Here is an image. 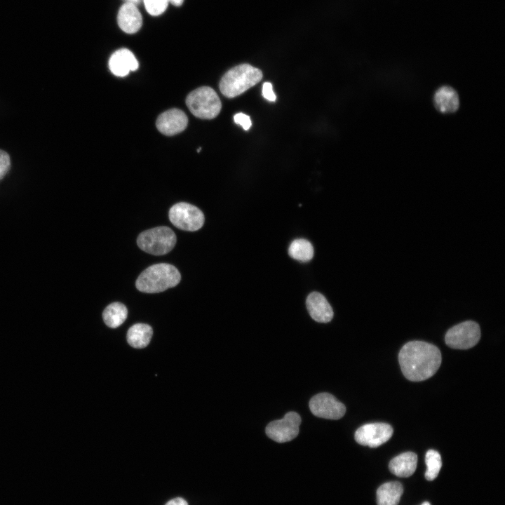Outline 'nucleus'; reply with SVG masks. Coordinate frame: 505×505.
Segmentation results:
<instances>
[{"mask_svg": "<svg viewBox=\"0 0 505 505\" xmlns=\"http://www.w3.org/2000/svg\"><path fill=\"white\" fill-rule=\"evenodd\" d=\"M398 361L405 378L420 382L431 377L437 372L442 356L436 346L422 341H411L401 348Z\"/></svg>", "mask_w": 505, "mask_h": 505, "instance_id": "nucleus-1", "label": "nucleus"}, {"mask_svg": "<svg viewBox=\"0 0 505 505\" xmlns=\"http://www.w3.org/2000/svg\"><path fill=\"white\" fill-rule=\"evenodd\" d=\"M180 279V273L175 267L159 263L144 269L137 278L135 286L142 292L157 293L176 286Z\"/></svg>", "mask_w": 505, "mask_h": 505, "instance_id": "nucleus-2", "label": "nucleus"}, {"mask_svg": "<svg viewBox=\"0 0 505 505\" xmlns=\"http://www.w3.org/2000/svg\"><path fill=\"white\" fill-rule=\"evenodd\" d=\"M262 72L249 64H241L227 71L222 77L219 87L223 95L235 97L254 86L262 79Z\"/></svg>", "mask_w": 505, "mask_h": 505, "instance_id": "nucleus-3", "label": "nucleus"}, {"mask_svg": "<svg viewBox=\"0 0 505 505\" xmlns=\"http://www.w3.org/2000/svg\"><path fill=\"white\" fill-rule=\"evenodd\" d=\"M186 104L195 116L203 119L215 118L222 108L218 95L208 86H202L191 91L186 98Z\"/></svg>", "mask_w": 505, "mask_h": 505, "instance_id": "nucleus-4", "label": "nucleus"}, {"mask_svg": "<svg viewBox=\"0 0 505 505\" xmlns=\"http://www.w3.org/2000/svg\"><path fill=\"white\" fill-rule=\"evenodd\" d=\"M177 238L174 231L168 227H158L140 234L137 238L138 247L143 251L163 255L173 250Z\"/></svg>", "mask_w": 505, "mask_h": 505, "instance_id": "nucleus-5", "label": "nucleus"}, {"mask_svg": "<svg viewBox=\"0 0 505 505\" xmlns=\"http://www.w3.org/2000/svg\"><path fill=\"white\" fill-rule=\"evenodd\" d=\"M171 223L178 229L194 231L201 229L205 221L204 215L197 207L180 202L173 206L168 213Z\"/></svg>", "mask_w": 505, "mask_h": 505, "instance_id": "nucleus-6", "label": "nucleus"}, {"mask_svg": "<svg viewBox=\"0 0 505 505\" xmlns=\"http://www.w3.org/2000/svg\"><path fill=\"white\" fill-rule=\"evenodd\" d=\"M480 338L479 325L473 321L459 323L447 330L445 341L452 349H468L477 344Z\"/></svg>", "mask_w": 505, "mask_h": 505, "instance_id": "nucleus-7", "label": "nucleus"}, {"mask_svg": "<svg viewBox=\"0 0 505 505\" xmlns=\"http://www.w3.org/2000/svg\"><path fill=\"white\" fill-rule=\"evenodd\" d=\"M300 424V416L295 412H289L283 419L270 422L265 431L267 436L276 442H288L298 435Z\"/></svg>", "mask_w": 505, "mask_h": 505, "instance_id": "nucleus-8", "label": "nucleus"}, {"mask_svg": "<svg viewBox=\"0 0 505 505\" xmlns=\"http://www.w3.org/2000/svg\"><path fill=\"white\" fill-rule=\"evenodd\" d=\"M393 432V428L389 424L370 423L359 427L355 433L354 438L360 445L377 447L389 440Z\"/></svg>", "mask_w": 505, "mask_h": 505, "instance_id": "nucleus-9", "label": "nucleus"}, {"mask_svg": "<svg viewBox=\"0 0 505 505\" xmlns=\"http://www.w3.org/2000/svg\"><path fill=\"white\" fill-rule=\"evenodd\" d=\"M311 412L316 417L328 419H339L346 412L345 405L328 393H320L309 401Z\"/></svg>", "mask_w": 505, "mask_h": 505, "instance_id": "nucleus-10", "label": "nucleus"}, {"mask_svg": "<svg viewBox=\"0 0 505 505\" xmlns=\"http://www.w3.org/2000/svg\"><path fill=\"white\" fill-rule=\"evenodd\" d=\"M187 115L179 109H170L161 114L156 119L157 129L163 135H174L182 132L187 126Z\"/></svg>", "mask_w": 505, "mask_h": 505, "instance_id": "nucleus-11", "label": "nucleus"}, {"mask_svg": "<svg viewBox=\"0 0 505 505\" xmlns=\"http://www.w3.org/2000/svg\"><path fill=\"white\" fill-rule=\"evenodd\" d=\"M138 66V61L134 54L126 48L116 50L109 60L110 71L120 77L126 76L130 72L137 70Z\"/></svg>", "mask_w": 505, "mask_h": 505, "instance_id": "nucleus-12", "label": "nucleus"}, {"mask_svg": "<svg viewBox=\"0 0 505 505\" xmlns=\"http://www.w3.org/2000/svg\"><path fill=\"white\" fill-rule=\"evenodd\" d=\"M311 317L319 323H328L333 318L332 309L325 297L318 292L310 293L306 300Z\"/></svg>", "mask_w": 505, "mask_h": 505, "instance_id": "nucleus-13", "label": "nucleus"}, {"mask_svg": "<svg viewBox=\"0 0 505 505\" xmlns=\"http://www.w3.org/2000/svg\"><path fill=\"white\" fill-rule=\"evenodd\" d=\"M117 21L119 27L126 33L134 34L142 27V18L137 6L124 3L118 12Z\"/></svg>", "mask_w": 505, "mask_h": 505, "instance_id": "nucleus-14", "label": "nucleus"}, {"mask_svg": "<svg viewBox=\"0 0 505 505\" xmlns=\"http://www.w3.org/2000/svg\"><path fill=\"white\" fill-rule=\"evenodd\" d=\"M417 456L412 452L402 453L391 460L389 464L390 471L398 477H409L416 470Z\"/></svg>", "mask_w": 505, "mask_h": 505, "instance_id": "nucleus-15", "label": "nucleus"}, {"mask_svg": "<svg viewBox=\"0 0 505 505\" xmlns=\"http://www.w3.org/2000/svg\"><path fill=\"white\" fill-rule=\"evenodd\" d=\"M434 105L443 113L454 112L459 106L457 92L449 86H442L434 94Z\"/></svg>", "mask_w": 505, "mask_h": 505, "instance_id": "nucleus-16", "label": "nucleus"}, {"mask_svg": "<svg viewBox=\"0 0 505 505\" xmlns=\"http://www.w3.org/2000/svg\"><path fill=\"white\" fill-rule=\"evenodd\" d=\"M403 492L399 482H389L382 485L377 490V505H397Z\"/></svg>", "mask_w": 505, "mask_h": 505, "instance_id": "nucleus-17", "label": "nucleus"}, {"mask_svg": "<svg viewBox=\"0 0 505 505\" xmlns=\"http://www.w3.org/2000/svg\"><path fill=\"white\" fill-rule=\"evenodd\" d=\"M152 335L153 330L150 325L145 323H136L128 329L127 341L131 346L142 349L149 344Z\"/></svg>", "mask_w": 505, "mask_h": 505, "instance_id": "nucleus-18", "label": "nucleus"}, {"mask_svg": "<svg viewBox=\"0 0 505 505\" xmlns=\"http://www.w3.org/2000/svg\"><path fill=\"white\" fill-rule=\"evenodd\" d=\"M128 316L126 307L121 302L109 304L102 313L105 323L109 328H116L120 326Z\"/></svg>", "mask_w": 505, "mask_h": 505, "instance_id": "nucleus-19", "label": "nucleus"}, {"mask_svg": "<svg viewBox=\"0 0 505 505\" xmlns=\"http://www.w3.org/2000/svg\"><path fill=\"white\" fill-rule=\"evenodd\" d=\"M314 247L307 240L299 238L294 240L288 248L289 255L299 262H307L314 257Z\"/></svg>", "mask_w": 505, "mask_h": 505, "instance_id": "nucleus-20", "label": "nucleus"}, {"mask_svg": "<svg viewBox=\"0 0 505 505\" xmlns=\"http://www.w3.org/2000/svg\"><path fill=\"white\" fill-rule=\"evenodd\" d=\"M425 462L427 466L425 478L428 480H433L438 476L441 469V457L437 451L429 450L426 453Z\"/></svg>", "mask_w": 505, "mask_h": 505, "instance_id": "nucleus-21", "label": "nucleus"}, {"mask_svg": "<svg viewBox=\"0 0 505 505\" xmlns=\"http://www.w3.org/2000/svg\"><path fill=\"white\" fill-rule=\"evenodd\" d=\"M147 11L152 15L162 14L167 8L169 0H143Z\"/></svg>", "mask_w": 505, "mask_h": 505, "instance_id": "nucleus-22", "label": "nucleus"}, {"mask_svg": "<svg viewBox=\"0 0 505 505\" xmlns=\"http://www.w3.org/2000/svg\"><path fill=\"white\" fill-rule=\"evenodd\" d=\"M11 168L9 155L0 149V180L3 179Z\"/></svg>", "mask_w": 505, "mask_h": 505, "instance_id": "nucleus-23", "label": "nucleus"}, {"mask_svg": "<svg viewBox=\"0 0 505 505\" xmlns=\"http://www.w3.org/2000/svg\"><path fill=\"white\" fill-rule=\"evenodd\" d=\"M234 120L236 124L242 126L245 130H248L252 126L250 116L241 112L235 114Z\"/></svg>", "mask_w": 505, "mask_h": 505, "instance_id": "nucleus-24", "label": "nucleus"}, {"mask_svg": "<svg viewBox=\"0 0 505 505\" xmlns=\"http://www.w3.org/2000/svg\"><path fill=\"white\" fill-rule=\"evenodd\" d=\"M262 96L271 102H274L276 100V96L274 93L272 84L271 83H264L262 86Z\"/></svg>", "mask_w": 505, "mask_h": 505, "instance_id": "nucleus-25", "label": "nucleus"}, {"mask_svg": "<svg viewBox=\"0 0 505 505\" xmlns=\"http://www.w3.org/2000/svg\"><path fill=\"white\" fill-rule=\"evenodd\" d=\"M166 505H188V503L184 499L177 497L170 500Z\"/></svg>", "mask_w": 505, "mask_h": 505, "instance_id": "nucleus-26", "label": "nucleus"}, {"mask_svg": "<svg viewBox=\"0 0 505 505\" xmlns=\"http://www.w3.org/2000/svg\"><path fill=\"white\" fill-rule=\"evenodd\" d=\"M169 2L175 6H180L183 4L184 0H169Z\"/></svg>", "mask_w": 505, "mask_h": 505, "instance_id": "nucleus-27", "label": "nucleus"}, {"mask_svg": "<svg viewBox=\"0 0 505 505\" xmlns=\"http://www.w3.org/2000/svg\"><path fill=\"white\" fill-rule=\"evenodd\" d=\"M124 1H125V3H130V4L137 6L139 4H140L141 1L143 0H124Z\"/></svg>", "mask_w": 505, "mask_h": 505, "instance_id": "nucleus-28", "label": "nucleus"}, {"mask_svg": "<svg viewBox=\"0 0 505 505\" xmlns=\"http://www.w3.org/2000/svg\"><path fill=\"white\" fill-rule=\"evenodd\" d=\"M422 505H431V504L428 501H425Z\"/></svg>", "mask_w": 505, "mask_h": 505, "instance_id": "nucleus-29", "label": "nucleus"}]
</instances>
